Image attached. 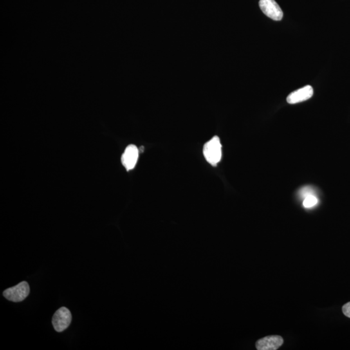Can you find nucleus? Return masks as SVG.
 <instances>
[{"label": "nucleus", "instance_id": "obj_6", "mask_svg": "<svg viewBox=\"0 0 350 350\" xmlns=\"http://www.w3.org/2000/svg\"><path fill=\"white\" fill-rule=\"evenodd\" d=\"M139 157V149L136 145H130L123 152L122 162L127 170L133 169L135 167Z\"/></svg>", "mask_w": 350, "mask_h": 350}, {"label": "nucleus", "instance_id": "obj_4", "mask_svg": "<svg viewBox=\"0 0 350 350\" xmlns=\"http://www.w3.org/2000/svg\"><path fill=\"white\" fill-rule=\"evenodd\" d=\"M259 5L262 12L267 17L276 21L282 19L284 13L275 0H260Z\"/></svg>", "mask_w": 350, "mask_h": 350}, {"label": "nucleus", "instance_id": "obj_1", "mask_svg": "<svg viewBox=\"0 0 350 350\" xmlns=\"http://www.w3.org/2000/svg\"><path fill=\"white\" fill-rule=\"evenodd\" d=\"M203 154L208 163L217 165L222 158V145L219 137L214 136L204 144Z\"/></svg>", "mask_w": 350, "mask_h": 350}, {"label": "nucleus", "instance_id": "obj_5", "mask_svg": "<svg viewBox=\"0 0 350 350\" xmlns=\"http://www.w3.org/2000/svg\"><path fill=\"white\" fill-rule=\"evenodd\" d=\"M284 344V339L280 335H270L258 340L255 344L258 350H277Z\"/></svg>", "mask_w": 350, "mask_h": 350}, {"label": "nucleus", "instance_id": "obj_3", "mask_svg": "<svg viewBox=\"0 0 350 350\" xmlns=\"http://www.w3.org/2000/svg\"><path fill=\"white\" fill-rule=\"evenodd\" d=\"M71 319L72 316L70 311L66 307H60L53 316L52 324L54 329L57 332L64 331L70 325Z\"/></svg>", "mask_w": 350, "mask_h": 350}, {"label": "nucleus", "instance_id": "obj_2", "mask_svg": "<svg viewBox=\"0 0 350 350\" xmlns=\"http://www.w3.org/2000/svg\"><path fill=\"white\" fill-rule=\"evenodd\" d=\"M30 293V288L28 283L27 282H20L17 286L11 287L4 291L3 295L4 297L13 302H20L24 301L28 297Z\"/></svg>", "mask_w": 350, "mask_h": 350}, {"label": "nucleus", "instance_id": "obj_9", "mask_svg": "<svg viewBox=\"0 0 350 350\" xmlns=\"http://www.w3.org/2000/svg\"><path fill=\"white\" fill-rule=\"evenodd\" d=\"M342 312L345 316L350 318V302L347 303L343 306Z\"/></svg>", "mask_w": 350, "mask_h": 350}, {"label": "nucleus", "instance_id": "obj_7", "mask_svg": "<svg viewBox=\"0 0 350 350\" xmlns=\"http://www.w3.org/2000/svg\"><path fill=\"white\" fill-rule=\"evenodd\" d=\"M313 95V89L312 86H307L302 88L294 91L289 94L287 98V102L289 104H297V103L305 102L311 98Z\"/></svg>", "mask_w": 350, "mask_h": 350}, {"label": "nucleus", "instance_id": "obj_8", "mask_svg": "<svg viewBox=\"0 0 350 350\" xmlns=\"http://www.w3.org/2000/svg\"><path fill=\"white\" fill-rule=\"evenodd\" d=\"M318 203V199L315 196V195H309L304 199V202H303V205H304L305 208H311L316 205Z\"/></svg>", "mask_w": 350, "mask_h": 350}, {"label": "nucleus", "instance_id": "obj_10", "mask_svg": "<svg viewBox=\"0 0 350 350\" xmlns=\"http://www.w3.org/2000/svg\"><path fill=\"white\" fill-rule=\"evenodd\" d=\"M302 196L304 197V199L306 198V197L309 196V195H313L312 194V190L311 188H304V190H302Z\"/></svg>", "mask_w": 350, "mask_h": 350}]
</instances>
